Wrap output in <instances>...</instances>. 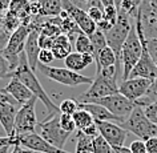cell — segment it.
I'll list each match as a JSON object with an SVG mask.
<instances>
[{
    "mask_svg": "<svg viewBox=\"0 0 157 153\" xmlns=\"http://www.w3.org/2000/svg\"><path fill=\"white\" fill-rule=\"evenodd\" d=\"M112 153H132V152L127 147H116V148H112Z\"/></svg>",
    "mask_w": 157,
    "mask_h": 153,
    "instance_id": "7dc6e473",
    "label": "cell"
},
{
    "mask_svg": "<svg viewBox=\"0 0 157 153\" xmlns=\"http://www.w3.org/2000/svg\"><path fill=\"white\" fill-rule=\"evenodd\" d=\"M3 91L12 96L20 105L25 104L27 101H29L35 96L33 93L31 92L29 89L27 88L20 80L15 79V77H11L10 81H8V84H7L6 87L3 88Z\"/></svg>",
    "mask_w": 157,
    "mask_h": 153,
    "instance_id": "e0dca14e",
    "label": "cell"
},
{
    "mask_svg": "<svg viewBox=\"0 0 157 153\" xmlns=\"http://www.w3.org/2000/svg\"><path fill=\"white\" fill-rule=\"evenodd\" d=\"M12 145H17V137L16 136H4V137H0V152L2 153H7L8 148Z\"/></svg>",
    "mask_w": 157,
    "mask_h": 153,
    "instance_id": "e575fe53",
    "label": "cell"
},
{
    "mask_svg": "<svg viewBox=\"0 0 157 153\" xmlns=\"http://www.w3.org/2000/svg\"><path fill=\"white\" fill-rule=\"evenodd\" d=\"M87 12L89 15V17H91L92 20L96 23V24H97V23H100L104 19V11L101 10V7L92 6V7H89V8L87 10Z\"/></svg>",
    "mask_w": 157,
    "mask_h": 153,
    "instance_id": "8d00e7d4",
    "label": "cell"
},
{
    "mask_svg": "<svg viewBox=\"0 0 157 153\" xmlns=\"http://www.w3.org/2000/svg\"><path fill=\"white\" fill-rule=\"evenodd\" d=\"M125 131L133 133L137 139L147 141L151 137H157V124H153L151 120L145 116L144 109L136 105L123 124H120Z\"/></svg>",
    "mask_w": 157,
    "mask_h": 153,
    "instance_id": "3957f363",
    "label": "cell"
},
{
    "mask_svg": "<svg viewBox=\"0 0 157 153\" xmlns=\"http://www.w3.org/2000/svg\"><path fill=\"white\" fill-rule=\"evenodd\" d=\"M84 133V135H87V136H91V137H96V136H99V129H97V125L96 123L95 124H92L91 127H88V128H85L81 131Z\"/></svg>",
    "mask_w": 157,
    "mask_h": 153,
    "instance_id": "f6af8a7d",
    "label": "cell"
},
{
    "mask_svg": "<svg viewBox=\"0 0 157 153\" xmlns=\"http://www.w3.org/2000/svg\"><path fill=\"white\" fill-rule=\"evenodd\" d=\"M12 77V69L8 60L4 57V55L0 51V80L2 79H11Z\"/></svg>",
    "mask_w": 157,
    "mask_h": 153,
    "instance_id": "1f68e13d",
    "label": "cell"
},
{
    "mask_svg": "<svg viewBox=\"0 0 157 153\" xmlns=\"http://www.w3.org/2000/svg\"><path fill=\"white\" fill-rule=\"evenodd\" d=\"M120 2H121V0H115V6L117 7V10L120 8Z\"/></svg>",
    "mask_w": 157,
    "mask_h": 153,
    "instance_id": "f907efd6",
    "label": "cell"
},
{
    "mask_svg": "<svg viewBox=\"0 0 157 153\" xmlns=\"http://www.w3.org/2000/svg\"><path fill=\"white\" fill-rule=\"evenodd\" d=\"M3 23H4L6 28L8 29L11 33L15 32L17 28H20L21 27L20 19H19L15 13L11 12V11H6V12L3 13Z\"/></svg>",
    "mask_w": 157,
    "mask_h": 153,
    "instance_id": "f1b7e54d",
    "label": "cell"
},
{
    "mask_svg": "<svg viewBox=\"0 0 157 153\" xmlns=\"http://www.w3.org/2000/svg\"><path fill=\"white\" fill-rule=\"evenodd\" d=\"M93 61H95L93 56L85 55V53H78V52H71L64 59L65 68L75 71V72H78V73H80V71L87 68L89 64H92Z\"/></svg>",
    "mask_w": 157,
    "mask_h": 153,
    "instance_id": "d6986e66",
    "label": "cell"
},
{
    "mask_svg": "<svg viewBox=\"0 0 157 153\" xmlns=\"http://www.w3.org/2000/svg\"><path fill=\"white\" fill-rule=\"evenodd\" d=\"M119 93V85H117V79L104 76L101 73H96V77L93 79V83L87 92L80 95L78 101L81 103H91L93 100L103 99V97L116 95Z\"/></svg>",
    "mask_w": 157,
    "mask_h": 153,
    "instance_id": "8992f818",
    "label": "cell"
},
{
    "mask_svg": "<svg viewBox=\"0 0 157 153\" xmlns=\"http://www.w3.org/2000/svg\"><path fill=\"white\" fill-rule=\"evenodd\" d=\"M12 77L20 80L21 83L45 105V119L44 120H48V119H51V117H53L56 115H60V109H59V107L49 99V96L47 95L44 88L41 87L37 76L35 75V72L28 65V61H27V57H25L24 52L20 55V63H19L17 68L12 72Z\"/></svg>",
    "mask_w": 157,
    "mask_h": 153,
    "instance_id": "6da1fadb",
    "label": "cell"
},
{
    "mask_svg": "<svg viewBox=\"0 0 157 153\" xmlns=\"http://www.w3.org/2000/svg\"><path fill=\"white\" fill-rule=\"evenodd\" d=\"M100 3H101V4H103V7L115 6V0H100Z\"/></svg>",
    "mask_w": 157,
    "mask_h": 153,
    "instance_id": "681fc988",
    "label": "cell"
},
{
    "mask_svg": "<svg viewBox=\"0 0 157 153\" xmlns=\"http://www.w3.org/2000/svg\"><path fill=\"white\" fill-rule=\"evenodd\" d=\"M93 153H112V147L104 140L103 136L93 137Z\"/></svg>",
    "mask_w": 157,
    "mask_h": 153,
    "instance_id": "4dcf8cb0",
    "label": "cell"
},
{
    "mask_svg": "<svg viewBox=\"0 0 157 153\" xmlns=\"http://www.w3.org/2000/svg\"><path fill=\"white\" fill-rule=\"evenodd\" d=\"M91 103H96L105 107L111 113H113L115 116L120 117V119L125 120L127 117L131 115L132 111L136 108V104L131 101L129 99H127L125 96H123L121 93H116V95H111L107 97H103V99H97L93 100Z\"/></svg>",
    "mask_w": 157,
    "mask_h": 153,
    "instance_id": "30bf717a",
    "label": "cell"
},
{
    "mask_svg": "<svg viewBox=\"0 0 157 153\" xmlns=\"http://www.w3.org/2000/svg\"><path fill=\"white\" fill-rule=\"evenodd\" d=\"M78 108L91 113L95 121H117L119 124H123L125 121L123 119H120V117L115 116L113 113H111L105 107L96 103H80Z\"/></svg>",
    "mask_w": 157,
    "mask_h": 153,
    "instance_id": "ac0fdd59",
    "label": "cell"
},
{
    "mask_svg": "<svg viewBox=\"0 0 157 153\" xmlns=\"http://www.w3.org/2000/svg\"><path fill=\"white\" fill-rule=\"evenodd\" d=\"M53 60H56L51 49H40V53H39V63L44 65H49Z\"/></svg>",
    "mask_w": 157,
    "mask_h": 153,
    "instance_id": "f35d334b",
    "label": "cell"
},
{
    "mask_svg": "<svg viewBox=\"0 0 157 153\" xmlns=\"http://www.w3.org/2000/svg\"><path fill=\"white\" fill-rule=\"evenodd\" d=\"M129 149H131L132 153H148L147 147H145V141L140 140V139L133 141V143L131 144V147H129Z\"/></svg>",
    "mask_w": 157,
    "mask_h": 153,
    "instance_id": "b9f144b4",
    "label": "cell"
},
{
    "mask_svg": "<svg viewBox=\"0 0 157 153\" xmlns=\"http://www.w3.org/2000/svg\"><path fill=\"white\" fill-rule=\"evenodd\" d=\"M72 117H73V121H75L77 131H83V129L91 127L92 124H95V119L92 117L91 113L80 108H78V111L73 113Z\"/></svg>",
    "mask_w": 157,
    "mask_h": 153,
    "instance_id": "603a6c76",
    "label": "cell"
},
{
    "mask_svg": "<svg viewBox=\"0 0 157 153\" xmlns=\"http://www.w3.org/2000/svg\"><path fill=\"white\" fill-rule=\"evenodd\" d=\"M17 145L28 149L31 152L39 153H71L64 149H59L53 145H51L48 141H45L39 133H24V135H16Z\"/></svg>",
    "mask_w": 157,
    "mask_h": 153,
    "instance_id": "8fae6325",
    "label": "cell"
},
{
    "mask_svg": "<svg viewBox=\"0 0 157 153\" xmlns=\"http://www.w3.org/2000/svg\"><path fill=\"white\" fill-rule=\"evenodd\" d=\"M131 16L128 13H125L123 10H119V13H117V20L116 23L112 25L111 29H108L105 32V39H107V44L108 47H111L113 49V52L116 53L117 60L121 64L120 61V53H121V48H123V44L127 40L129 32L132 29V23H131Z\"/></svg>",
    "mask_w": 157,
    "mask_h": 153,
    "instance_id": "5b68a950",
    "label": "cell"
},
{
    "mask_svg": "<svg viewBox=\"0 0 157 153\" xmlns=\"http://www.w3.org/2000/svg\"><path fill=\"white\" fill-rule=\"evenodd\" d=\"M41 6V17L60 16L63 12L61 0H37Z\"/></svg>",
    "mask_w": 157,
    "mask_h": 153,
    "instance_id": "7402d4cb",
    "label": "cell"
},
{
    "mask_svg": "<svg viewBox=\"0 0 157 153\" xmlns=\"http://www.w3.org/2000/svg\"><path fill=\"white\" fill-rule=\"evenodd\" d=\"M11 35L12 33L6 28L4 23H3V13H0V51H3L6 48V45H7V43H8V40H10Z\"/></svg>",
    "mask_w": 157,
    "mask_h": 153,
    "instance_id": "836d02e7",
    "label": "cell"
},
{
    "mask_svg": "<svg viewBox=\"0 0 157 153\" xmlns=\"http://www.w3.org/2000/svg\"><path fill=\"white\" fill-rule=\"evenodd\" d=\"M39 36H40V29L31 27V32L27 37V43L24 47V53L28 61V65L31 69L36 71L37 69V63H39V53H40V45H39Z\"/></svg>",
    "mask_w": 157,
    "mask_h": 153,
    "instance_id": "2e32d148",
    "label": "cell"
},
{
    "mask_svg": "<svg viewBox=\"0 0 157 153\" xmlns=\"http://www.w3.org/2000/svg\"><path fill=\"white\" fill-rule=\"evenodd\" d=\"M156 101H157V77L152 81V84H151V87H149V89H148L147 95L143 96L137 101H135V104L139 105V107H145V105L156 103Z\"/></svg>",
    "mask_w": 157,
    "mask_h": 153,
    "instance_id": "4316f807",
    "label": "cell"
},
{
    "mask_svg": "<svg viewBox=\"0 0 157 153\" xmlns=\"http://www.w3.org/2000/svg\"><path fill=\"white\" fill-rule=\"evenodd\" d=\"M145 147H147L148 153H157V137H151L145 141Z\"/></svg>",
    "mask_w": 157,
    "mask_h": 153,
    "instance_id": "7bdbcfd3",
    "label": "cell"
},
{
    "mask_svg": "<svg viewBox=\"0 0 157 153\" xmlns=\"http://www.w3.org/2000/svg\"><path fill=\"white\" fill-rule=\"evenodd\" d=\"M78 101L75 99H65L63 100L60 105H59V109H60V113H64V115H69L73 116V113L78 111Z\"/></svg>",
    "mask_w": 157,
    "mask_h": 153,
    "instance_id": "f546056e",
    "label": "cell"
},
{
    "mask_svg": "<svg viewBox=\"0 0 157 153\" xmlns=\"http://www.w3.org/2000/svg\"><path fill=\"white\" fill-rule=\"evenodd\" d=\"M37 71L43 76L48 77V79L60 83L67 87H77V85L83 84H92L93 77H88L84 75L71 71L68 68H60V67H51V65H44L37 63Z\"/></svg>",
    "mask_w": 157,
    "mask_h": 153,
    "instance_id": "277c9868",
    "label": "cell"
},
{
    "mask_svg": "<svg viewBox=\"0 0 157 153\" xmlns=\"http://www.w3.org/2000/svg\"><path fill=\"white\" fill-rule=\"evenodd\" d=\"M89 39H91V41H92L93 52H95V55H93V59H96L100 51L108 45V44H107V39H105L104 32H101L99 28H97L95 32H93L91 36H89Z\"/></svg>",
    "mask_w": 157,
    "mask_h": 153,
    "instance_id": "484cf974",
    "label": "cell"
},
{
    "mask_svg": "<svg viewBox=\"0 0 157 153\" xmlns=\"http://www.w3.org/2000/svg\"><path fill=\"white\" fill-rule=\"evenodd\" d=\"M147 49H148L149 55H151L152 60L155 61V64L157 65V37L147 39Z\"/></svg>",
    "mask_w": 157,
    "mask_h": 153,
    "instance_id": "ab89813d",
    "label": "cell"
},
{
    "mask_svg": "<svg viewBox=\"0 0 157 153\" xmlns=\"http://www.w3.org/2000/svg\"><path fill=\"white\" fill-rule=\"evenodd\" d=\"M143 55V44H141L139 35L136 32V27L133 25L131 32H129L127 40L123 44L120 53V61H121V81H125L129 79L132 69L135 68L137 61L140 60Z\"/></svg>",
    "mask_w": 157,
    "mask_h": 153,
    "instance_id": "7a4b0ae2",
    "label": "cell"
},
{
    "mask_svg": "<svg viewBox=\"0 0 157 153\" xmlns=\"http://www.w3.org/2000/svg\"><path fill=\"white\" fill-rule=\"evenodd\" d=\"M29 11H31V15H32V17L41 16V6H40V3H39L37 0H35V2H31Z\"/></svg>",
    "mask_w": 157,
    "mask_h": 153,
    "instance_id": "ee69618b",
    "label": "cell"
},
{
    "mask_svg": "<svg viewBox=\"0 0 157 153\" xmlns=\"http://www.w3.org/2000/svg\"><path fill=\"white\" fill-rule=\"evenodd\" d=\"M11 0H0V13H4L6 11H8Z\"/></svg>",
    "mask_w": 157,
    "mask_h": 153,
    "instance_id": "bcb514c9",
    "label": "cell"
},
{
    "mask_svg": "<svg viewBox=\"0 0 157 153\" xmlns=\"http://www.w3.org/2000/svg\"><path fill=\"white\" fill-rule=\"evenodd\" d=\"M71 49H72V44H71V40L67 35L60 33L53 39V45L51 51H52L56 60H64L71 53Z\"/></svg>",
    "mask_w": 157,
    "mask_h": 153,
    "instance_id": "44dd1931",
    "label": "cell"
},
{
    "mask_svg": "<svg viewBox=\"0 0 157 153\" xmlns=\"http://www.w3.org/2000/svg\"><path fill=\"white\" fill-rule=\"evenodd\" d=\"M31 153H39V152H31Z\"/></svg>",
    "mask_w": 157,
    "mask_h": 153,
    "instance_id": "816d5d0a",
    "label": "cell"
},
{
    "mask_svg": "<svg viewBox=\"0 0 157 153\" xmlns=\"http://www.w3.org/2000/svg\"><path fill=\"white\" fill-rule=\"evenodd\" d=\"M61 2H63V10L72 17V20L76 23L78 25V28L83 31L85 35L91 36L97 29V25H96V23L89 17L87 11L77 7L76 4H73L71 0H61Z\"/></svg>",
    "mask_w": 157,
    "mask_h": 153,
    "instance_id": "7c38bea8",
    "label": "cell"
},
{
    "mask_svg": "<svg viewBox=\"0 0 157 153\" xmlns=\"http://www.w3.org/2000/svg\"><path fill=\"white\" fill-rule=\"evenodd\" d=\"M141 3H143V0H121L119 10H123L124 12L128 13L132 19H136Z\"/></svg>",
    "mask_w": 157,
    "mask_h": 153,
    "instance_id": "83f0119b",
    "label": "cell"
},
{
    "mask_svg": "<svg viewBox=\"0 0 157 153\" xmlns=\"http://www.w3.org/2000/svg\"><path fill=\"white\" fill-rule=\"evenodd\" d=\"M0 153H2V152H0Z\"/></svg>",
    "mask_w": 157,
    "mask_h": 153,
    "instance_id": "f5cc1de1",
    "label": "cell"
},
{
    "mask_svg": "<svg viewBox=\"0 0 157 153\" xmlns=\"http://www.w3.org/2000/svg\"><path fill=\"white\" fill-rule=\"evenodd\" d=\"M37 128L40 129V135L45 141H48L51 145L59 149H64L67 140L72 133L65 132L60 125V115H56L48 120H44L37 124Z\"/></svg>",
    "mask_w": 157,
    "mask_h": 153,
    "instance_id": "9c48e42d",
    "label": "cell"
},
{
    "mask_svg": "<svg viewBox=\"0 0 157 153\" xmlns=\"http://www.w3.org/2000/svg\"><path fill=\"white\" fill-rule=\"evenodd\" d=\"M37 97L33 96L29 101L23 104L17 111L16 119H15L13 135H24V133H35L37 128V117H36V103Z\"/></svg>",
    "mask_w": 157,
    "mask_h": 153,
    "instance_id": "ba28073f",
    "label": "cell"
},
{
    "mask_svg": "<svg viewBox=\"0 0 157 153\" xmlns=\"http://www.w3.org/2000/svg\"><path fill=\"white\" fill-rule=\"evenodd\" d=\"M11 153H31V151H28V149L20 147V145H15Z\"/></svg>",
    "mask_w": 157,
    "mask_h": 153,
    "instance_id": "c3c4849f",
    "label": "cell"
},
{
    "mask_svg": "<svg viewBox=\"0 0 157 153\" xmlns=\"http://www.w3.org/2000/svg\"><path fill=\"white\" fill-rule=\"evenodd\" d=\"M53 39L55 37H51V36H47L44 33H40V36H39V45H40V49H52Z\"/></svg>",
    "mask_w": 157,
    "mask_h": 153,
    "instance_id": "60d3db41",
    "label": "cell"
},
{
    "mask_svg": "<svg viewBox=\"0 0 157 153\" xmlns=\"http://www.w3.org/2000/svg\"><path fill=\"white\" fill-rule=\"evenodd\" d=\"M99 129V135L104 137V140L111 145L112 148L124 147L125 139L128 136V131L119 124H115L112 121H95Z\"/></svg>",
    "mask_w": 157,
    "mask_h": 153,
    "instance_id": "4fadbf2b",
    "label": "cell"
},
{
    "mask_svg": "<svg viewBox=\"0 0 157 153\" xmlns=\"http://www.w3.org/2000/svg\"><path fill=\"white\" fill-rule=\"evenodd\" d=\"M75 48H76V52H78V53L91 55V56L95 55L91 39H89L88 35H85L84 32H80L77 35L76 40H75Z\"/></svg>",
    "mask_w": 157,
    "mask_h": 153,
    "instance_id": "cb8c5ba5",
    "label": "cell"
},
{
    "mask_svg": "<svg viewBox=\"0 0 157 153\" xmlns=\"http://www.w3.org/2000/svg\"><path fill=\"white\" fill-rule=\"evenodd\" d=\"M20 107L21 105L15 99H11L0 104V124H2L7 136H13L15 119H16L17 111Z\"/></svg>",
    "mask_w": 157,
    "mask_h": 153,
    "instance_id": "9a60e30c",
    "label": "cell"
},
{
    "mask_svg": "<svg viewBox=\"0 0 157 153\" xmlns=\"http://www.w3.org/2000/svg\"><path fill=\"white\" fill-rule=\"evenodd\" d=\"M152 81L153 80L143 79V77H135V79L129 77L128 80L121 81L119 84V92L135 103V101H137L143 96L147 95Z\"/></svg>",
    "mask_w": 157,
    "mask_h": 153,
    "instance_id": "5bb4252c",
    "label": "cell"
},
{
    "mask_svg": "<svg viewBox=\"0 0 157 153\" xmlns=\"http://www.w3.org/2000/svg\"><path fill=\"white\" fill-rule=\"evenodd\" d=\"M141 108L144 109L145 116H147L153 124H157V101L149 104V105H145V107H141Z\"/></svg>",
    "mask_w": 157,
    "mask_h": 153,
    "instance_id": "74e56055",
    "label": "cell"
},
{
    "mask_svg": "<svg viewBox=\"0 0 157 153\" xmlns=\"http://www.w3.org/2000/svg\"><path fill=\"white\" fill-rule=\"evenodd\" d=\"M96 61V72H99L103 68H107V67H111V65H116L117 68L121 71V64L117 60V56L116 53L113 52V49L111 47H105L99 52L97 57L95 59Z\"/></svg>",
    "mask_w": 157,
    "mask_h": 153,
    "instance_id": "ffe728a7",
    "label": "cell"
},
{
    "mask_svg": "<svg viewBox=\"0 0 157 153\" xmlns=\"http://www.w3.org/2000/svg\"><path fill=\"white\" fill-rule=\"evenodd\" d=\"M93 137L84 135L81 131L76 133V153H93Z\"/></svg>",
    "mask_w": 157,
    "mask_h": 153,
    "instance_id": "d4e9b609",
    "label": "cell"
},
{
    "mask_svg": "<svg viewBox=\"0 0 157 153\" xmlns=\"http://www.w3.org/2000/svg\"><path fill=\"white\" fill-rule=\"evenodd\" d=\"M60 125H61V128L68 133H73L75 129H76L73 117L69 115H64V113H60Z\"/></svg>",
    "mask_w": 157,
    "mask_h": 153,
    "instance_id": "d6a6232c",
    "label": "cell"
},
{
    "mask_svg": "<svg viewBox=\"0 0 157 153\" xmlns=\"http://www.w3.org/2000/svg\"><path fill=\"white\" fill-rule=\"evenodd\" d=\"M29 32H31V27L21 25L20 28H17L15 32H12L6 48L2 51L4 57L8 60L12 72L17 68L19 63H20V55L24 52V47H25L27 37H28Z\"/></svg>",
    "mask_w": 157,
    "mask_h": 153,
    "instance_id": "52a82bcc",
    "label": "cell"
},
{
    "mask_svg": "<svg viewBox=\"0 0 157 153\" xmlns=\"http://www.w3.org/2000/svg\"><path fill=\"white\" fill-rule=\"evenodd\" d=\"M117 13H119V10H117L116 6H108L104 7V20H107L109 24H115L117 20Z\"/></svg>",
    "mask_w": 157,
    "mask_h": 153,
    "instance_id": "d590c367",
    "label": "cell"
}]
</instances>
